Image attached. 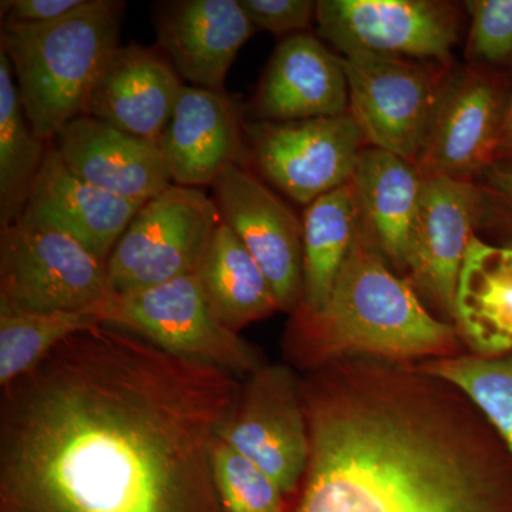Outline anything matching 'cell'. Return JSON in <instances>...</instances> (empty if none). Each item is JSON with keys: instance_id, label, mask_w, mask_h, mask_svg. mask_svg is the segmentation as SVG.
I'll use <instances>...</instances> for the list:
<instances>
[{"instance_id": "obj_1", "label": "cell", "mask_w": 512, "mask_h": 512, "mask_svg": "<svg viewBox=\"0 0 512 512\" xmlns=\"http://www.w3.org/2000/svg\"><path fill=\"white\" fill-rule=\"evenodd\" d=\"M242 387L97 325L2 389L0 512H224L212 447Z\"/></svg>"}, {"instance_id": "obj_2", "label": "cell", "mask_w": 512, "mask_h": 512, "mask_svg": "<svg viewBox=\"0 0 512 512\" xmlns=\"http://www.w3.org/2000/svg\"><path fill=\"white\" fill-rule=\"evenodd\" d=\"M423 372L340 362L301 382L308 468L288 512H512V453Z\"/></svg>"}, {"instance_id": "obj_3", "label": "cell", "mask_w": 512, "mask_h": 512, "mask_svg": "<svg viewBox=\"0 0 512 512\" xmlns=\"http://www.w3.org/2000/svg\"><path fill=\"white\" fill-rule=\"evenodd\" d=\"M292 315V348L309 363L346 356L400 362L457 348V330L434 318L412 284L390 271L363 227L325 309Z\"/></svg>"}, {"instance_id": "obj_4", "label": "cell", "mask_w": 512, "mask_h": 512, "mask_svg": "<svg viewBox=\"0 0 512 512\" xmlns=\"http://www.w3.org/2000/svg\"><path fill=\"white\" fill-rule=\"evenodd\" d=\"M126 3L86 0L55 22H2L0 50L12 64L23 110L40 140L52 143L83 116L101 67L120 46Z\"/></svg>"}, {"instance_id": "obj_5", "label": "cell", "mask_w": 512, "mask_h": 512, "mask_svg": "<svg viewBox=\"0 0 512 512\" xmlns=\"http://www.w3.org/2000/svg\"><path fill=\"white\" fill-rule=\"evenodd\" d=\"M116 295L107 262L52 227L20 217L0 234V311H97Z\"/></svg>"}, {"instance_id": "obj_6", "label": "cell", "mask_w": 512, "mask_h": 512, "mask_svg": "<svg viewBox=\"0 0 512 512\" xmlns=\"http://www.w3.org/2000/svg\"><path fill=\"white\" fill-rule=\"evenodd\" d=\"M342 57L348 113L366 143L414 165L451 76L446 64L352 53Z\"/></svg>"}, {"instance_id": "obj_7", "label": "cell", "mask_w": 512, "mask_h": 512, "mask_svg": "<svg viewBox=\"0 0 512 512\" xmlns=\"http://www.w3.org/2000/svg\"><path fill=\"white\" fill-rule=\"evenodd\" d=\"M103 325L150 340L167 352L251 376L259 367L255 349L212 312L197 272L151 288L116 293L100 309Z\"/></svg>"}, {"instance_id": "obj_8", "label": "cell", "mask_w": 512, "mask_h": 512, "mask_svg": "<svg viewBox=\"0 0 512 512\" xmlns=\"http://www.w3.org/2000/svg\"><path fill=\"white\" fill-rule=\"evenodd\" d=\"M221 224L202 188L171 184L134 215L107 259L116 293L140 291L197 271Z\"/></svg>"}, {"instance_id": "obj_9", "label": "cell", "mask_w": 512, "mask_h": 512, "mask_svg": "<svg viewBox=\"0 0 512 512\" xmlns=\"http://www.w3.org/2000/svg\"><path fill=\"white\" fill-rule=\"evenodd\" d=\"M249 160L286 197L309 205L352 180L365 141L349 113L245 126Z\"/></svg>"}, {"instance_id": "obj_10", "label": "cell", "mask_w": 512, "mask_h": 512, "mask_svg": "<svg viewBox=\"0 0 512 512\" xmlns=\"http://www.w3.org/2000/svg\"><path fill=\"white\" fill-rule=\"evenodd\" d=\"M318 32L342 56L366 53L450 64L456 9L434 0H319Z\"/></svg>"}, {"instance_id": "obj_11", "label": "cell", "mask_w": 512, "mask_h": 512, "mask_svg": "<svg viewBox=\"0 0 512 512\" xmlns=\"http://www.w3.org/2000/svg\"><path fill=\"white\" fill-rule=\"evenodd\" d=\"M218 436L261 468L285 498L295 494L311 443L301 383L292 370L271 365L252 373Z\"/></svg>"}, {"instance_id": "obj_12", "label": "cell", "mask_w": 512, "mask_h": 512, "mask_svg": "<svg viewBox=\"0 0 512 512\" xmlns=\"http://www.w3.org/2000/svg\"><path fill=\"white\" fill-rule=\"evenodd\" d=\"M212 191L221 222L264 272L279 311L295 312L303 288V221L244 164L231 165Z\"/></svg>"}, {"instance_id": "obj_13", "label": "cell", "mask_w": 512, "mask_h": 512, "mask_svg": "<svg viewBox=\"0 0 512 512\" xmlns=\"http://www.w3.org/2000/svg\"><path fill=\"white\" fill-rule=\"evenodd\" d=\"M510 90L503 74L481 64L453 74L416 165L420 174L474 180L494 165Z\"/></svg>"}, {"instance_id": "obj_14", "label": "cell", "mask_w": 512, "mask_h": 512, "mask_svg": "<svg viewBox=\"0 0 512 512\" xmlns=\"http://www.w3.org/2000/svg\"><path fill=\"white\" fill-rule=\"evenodd\" d=\"M481 211L483 198L474 180L423 177L407 275L414 291L447 318L454 319L458 276Z\"/></svg>"}, {"instance_id": "obj_15", "label": "cell", "mask_w": 512, "mask_h": 512, "mask_svg": "<svg viewBox=\"0 0 512 512\" xmlns=\"http://www.w3.org/2000/svg\"><path fill=\"white\" fill-rule=\"evenodd\" d=\"M158 47L192 87L225 93L241 47L254 35L239 0H171L154 6Z\"/></svg>"}, {"instance_id": "obj_16", "label": "cell", "mask_w": 512, "mask_h": 512, "mask_svg": "<svg viewBox=\"0 0 512 512\" xmlns=\"http://www.w3.org/2000/svg\"><path fill=\"white\" fill-rule=\"evenodd\" d=\"M184 86L160 47L119 46L101 67L83 116L158 146Z\"/></svg>"}, {"instance_id": "obj_17", "label": "cell", "mask_w": 512, "mask_h": 512, "mask_svg": "<svg viewBox=\"0 0 512 512\" xmlns=\"http://www.w3.org/2000/svg\"><path fill=\"white\" fill-rule=\"evenodd\" d=\"M245 124L227 93L187 86L181 90L160 147L173 184L214 185L248 154Z\"/></svg>"}, {"instance_id": "obj_18", "label": "cell", "mask_w": 512, "mask_h": 512, "mask_svg": "<svg viewBox=\"0 0 512 512\" xmlns=\"http://www.w3.org/2000/svg\"><path fill=\"white\" fill-rule=\"evenodd\" d=\"M52 146L82 180L136 204H146L173 184L160 147L94 117L67 123Z\"/></svg>"}, {"instance_id": "obj_19", "label": "cell", "mask_w": 512, "mask_h": 512, "mask_svg": "<svg viewBox=\"0 0 512 512\" xmlns=\"http://www.w3.org/2000/svg\"><path fill=\"white\" fill-rule=\"evenodd\" d=\"M348 110L342 57L309 33L285 37L276 46L251 103L256 121L333 117Z\"/></svg>"}, {"instance_id": "obj_20", "label": "cell", "mask_w": 512, "mask_h": 512, "mask_svg": "<svg viewBox=\"0 0 512 512\" xmlns=\"http://www.w3.org/2000/svg\"><path fill=\"white\" fill-rule=\"evenodd\" d=\"M143 205L82 180L50 143L22 217L64 232L107 262Z\"/></svg>"}, {"instance_id": "obj_21", "label": "cell", "mask_w": 512, "mask_h": 512, "mask_svg": "<svg viewBox=\"0 0 512 512\" xmlns=\"http://www.w3.org/2000/svg\"><path fill=\"white\" fill-rule=\"evenodd\" d=\"M352 183L366 237L390 265L407 274L423 175L404 158L372 147L360 154Z\"/></svg>"}, {"instance_id": "obj_22", "label": "cell", "mask_w": 512, "mask_h": 512, "mask_svg": "<svg viewBox=\"0 0 512 512\" xmlns=\"http://www.w3.org/2000/svg\"><path fill=\"white\" fill-rule=\"evenodd\" d=\"M454 322L471 355L512 352V247L471 238L458 276Z\"/></svg>"}, {"instance_id": "obj_23", "label": "cell", "mask_w": 512, "mask_h": 512, "mask_svg": "<svg viewBox=\"0 0 512 512\" xmlns=\"http://www.w3.org/2000/svg\"><path fill=\"white\" fill-rule=\"evenodd\" d=\"M302 221L303 288L295 312L316 315L328 305L362 227L352 180L309 204Z\"/></svg>"}, {"instance_id": "obj_24", "label": "cell", "mask_w": 512, "mask_h": 512, "mask_svg": "<svg viewBox=\"0 0 512 512\" xmlns=\"http://www.w3.org/2000/svg\"><path fill=\"white\" fill-rule=\"evenodd\" d=\"M195 272L212 312L232 332L279 311L264 272L224 222L215 229Z\"/></svg>"}, {"instance_id": "obj_25", "label": "cell", "mask_w": 512, "mask_h": 512, "mask_svg": "<svg viewBox=\"0 0 512 512\" xmlns=\"http://www.w3.org/2000/svg\"><path fill=\"white\" fill-rule=\"evenodd\" d=\"M49 146L30 127L12 64L0 50V227L22 217Z\"/></svg>"}, {"instance_id": "obj_26", "label": "cell", "mask_w": 512, "mask_h": 512, "mask_svg": "<svg viewBox=\"0 0 512 512\" xmlns=\"http://www.w3.org/2000/svg\"><path fill=\"white\" fill-rule=\"evenodd\" d=\"M103 325L97 311H0V387L28 375L60 343Z\"/></svg>"}, {"instance_id": "obj_27", "label": "cell", "mask_w": 512, "mask_h": 512, "mask_svg": "<svg viewBox=\"0 0 512 512\" xmlns=\"http://www.w3.org/2000/svg\"><path fill=\"white\" fill-rule=\"evenodd\" d=\"M420 372L456 387L512 453V352L495 357H440L424 363Z\"/></svg>"}, {"instance_id": "obj_28", "label": "cell", "mask_w": 512, "mask_h": 512, "mask_svg": "<svg viewBox=\"0 0 512 512\" xmlns=\"http://www.w3.org/2000/svg\"><path fill=\"white\" fill-rule=\"evenodd\" d=\"M212 471L224 512H288L278 485L220 436L212 447Z\"/></svg>"}, {"instance_id": "obj_29", "label": "cell", "mask_w": 512, "mask_h": 512, "mask_svg": "<svg viewBox=\"0 0 512 512\" xmlns=\"http://www.w3.org/2000/svg\"><path fill=\"white\" fill-rule=\"evenodd\" d=\"M471 15L468 56L481 64H512V0L467 2Z\"/></svg>"}, {"instance_id": "obj_30", "label": "cell", "mask_w": 512, "mask_h": 512, "mask_svg": "<svg viewBox=\"0 0 512 512\" xmlns=\"http://www.w3.org/2000/svg\"><path fill=\"white\" fill-rule=\"evenodd\" d=\"M239 3L255 29L278 37L298 35L309 29L318 6L312 0H239Z\"/></svg>"}, {"instance_id": "obj_31", "label": "cell", "mask_w": 512, "mask_h": 512, "mask_svg": "<svg viewBox=\"0 0 512 512\" xmlns=\"http://www.w3.org/2000/svg\"><path fill=\"white\" fill-rule=\"evenodd\" d=\"M480 225L512 242V165L494 164L480 177Z\"/></svg>"}, {"instance_id": "obj_32", "label": "cell", "mask_w": 512, "mask_h": 512, "mask_svg": "<svg viewBox=\"0 0 512 512\" xmlns=\"http://www.w3.org/2000/svg\"><path fill=\"white\" fill-rule=\"evenodd\" d=\"M86 0H3L2 22L39 23L55 22L70 15L84 5Z\"/></svg>"}, {"instance_id": "obj_33", "label": "cell", "mask_w": 512, "mask_h": 512, "mask_svg": "<svg viewBox=\"0 0 512 512\" xmlns=\"http://www.w3.org/2000/svg\"><path fill=\"white\" fill-rule=\"evenodd\" d=\"M495 164L512 165V84L507 109H505L503 127H501L497 154H495Z\"/></svg>"}]
</instances>
